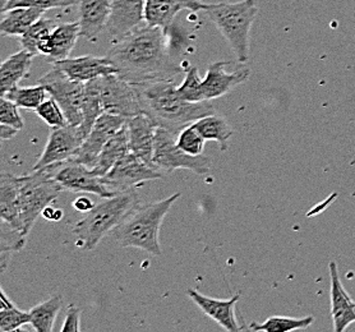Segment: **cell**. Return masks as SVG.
<instances>
[{"label":"cell","instance_id":"obj_45","mask_svg":"<svg viewBox=\"0 0 355 332\" xmlns=\"http://www.w3.org/2000/svg\"><path fill=\"white\" fill-rule=\"evenodd\" d=\"M9 0H0V6H1V9L4 8L6 6H7V3H8Z\"/></svg>","mask_w":355,"mask_h":332},{"label":"cell","instance_id":"obj_31","mask_svg":"<svg viewBox=\"0 0 355 332\" xmlns=\"http://www.w3.org/2000/svg\"><path fill=\"white\" fill-rule=\"evenodd\" d=\"M0 330L3 332L19 331L24 324H31L30 312H24L9 300L4 290H0Z\"/></svg>","mask_w":355,"mask_h":332},{"label":"cell","instance_id":"obj_32","mask_svg":"<svg viewBox=\"0 0 355 332\" xmlns=\"http://www.w3.org/2000/svg\"><path fill=\"white\" fill-rule=\"evenodd\" d=\"M315 318L312 316L303 318H291V317L274 316L267 318L262 324H250L252 331L288 332L294 330H303L313 324Z\"/></svg>","mask_w":355,"mask_h":332},{"label":"cell","instance_id":"obj_28","mask_svg":"<svg viewBox=\"0 0 355 332\" xmlns=\"http://www.w3.org/2000/svg\"><path fill=\"white\" fill-rule=\"evenodd\" d=\"M193 124L206 141L218 142L221 151L227 150L229 147L227 142L234 134V130H232L230 124L226 122L225 118L216 114H211L205 118H201Z\"/></svg>","mask_w":355,"mask_h":332},{"label":"cell","instance_id":"obj_33","mask_svg":"<svg viewBox=\"0 0 355 332\" xmlns=\"http://www.w3.org/2000/svg\"><path fill=\"white\" fill-rule=\"evenodd\" d=\"M48 91L42 86H31V87H21L17 86L13 89L8 91L3 98H7L13 101L18 107L27 109V110H36L39 106L45 101Z\"/></svg>","mask_w":355,"mask_h":332},{"label":"cell","instance_id":"obj_1","mask_svg":"<svg viewBox=\"0 0 355 332\" xmlns=\"http://www.w3.org/2000/svg\"><path fill=\"white\" fill-rule=\"evenodd\" d=\"M106 58L121 78L133 85L174 81L183 72V67L175 62L168 35L146 24L115 41Z\"/></svg>","mask_w":355,"mask_h":332},{"label":"cell","instance_id":"obj_30","mask_svg":"<svg viewBox=\"0 0 355 332\" xmlns=\"http://www.w3.org/2000/svg\"><path fill=\"white\" fill-rule=\"evenodd\" d=\"M101 114H104V110L98 96L96 78H95L92 81L86 82V91H85V98L82 105V123L80 125L83 137L86 138L89 136L94 124L96 123L97 118Z\"/></svg>","mask_w":355,"mask_h":332},{"label":"cell","instance_id":"obj_9","mask_svg":"<svg viewBox=\"0 0 355 332\" xmlns=\"http://www.w3.org/2000/svg\"><path fill=\"white\" fill-rule=\"evenodd\" d=\"M48 91L50 98H54L62 107L68 124L80 127L82 123V105L85 98L86 83L73 81L55 65L39 80Z\"/></svg>","mask_w":355,"mask_h":332},{"label":"cell","instance_id":"obj_20","mask_svg":"<svg viewBox=\"0 0 355 332\" xmlns=\"http://www.w3.org/2000/svg\"><path fill=\"white\" fill-rule=\"evenodd\" d=\"M331 277V316L335 332L345 331L355 322V302L349 297L340 281L338 265L332 261L329 265Z\"/></svg>","mask_w":355,"mask_h":332},{"label":"cell","instance_id":"obj_14","mask_svg":"<svg viewBox=\"0 0 355 332\" xmlns=\"http://www.w3.org/2000/svg\"><path fill=\"white\" fill-rule=\"evenodd\" d=\"M146 0H112L107 33L115 41L137 30L145 22Z\"/></svg>","mask_w":355,"mask_h":332},{"label":"cell","instance_id":"obj_19","mask_svg":"<svg viewBox=\"0 0 355 332\" xmlns=\"http://www.w3.org/2000/svg\"><path fill=\"white\" fill-rule=\"evenodd\" d=\"M77 6L82 37L89 41H96L98 35L109 24L112 0H80Z\"/></svg>","mask_w":355,"mask_h":332},{"label":"cell","instance_id":"obj_23","mask_svg":"<svg viewBox=\"0 0 355 332\" xmlns=\"http://www.w3.org/2000/svg\"><path fill=\"white\" fill-rule=\"evenodd\" d=\"M80 36H81V26L78 21L64 22L55 26V28L50 35L51 53L46 58L48 62L53 64L55 62L69 58Z\"/></svg>","mask_w":355,"mask_h":332},{"label":"cell","instance_id":"obj_5","mask_svg":"<svg viewBox=\"0 0 355 332\" xmlns=\"http://www.w3.org/2000/svg\"><path fill=\"white\" fill-rule=\"evenodd\" d=\"M203 12L227 41L236 62L245 64L250 59V28L259 12L257 1H221L207 4Z\"/></svg>","mask_w":355,"mask_h":332},{"label":"cell","instance_id":"obj_3","mask_svg":"<svg viewBox=\"0 0 355 332\" xmlns=\"http://www.w3.org/2000/svg\"><path fill=\"white\" fill-rule=\"evenodd\" d=\"M142 204L141 195L136 189L119 192L95 204L74 227L73 234L78 239L85 251H92L97 244L114 229L119 227L125 218Z\"/></svg>","mask_w":355,"mask_h":332},{"label":"cell","instance_id":"obj_21","mask_svg":"<svg viewBox=\"0 0 355 332\" xmlns=\"http://www.w3.org/2000/svg\"><path fill=\"white\" fill-rule=\"evenodd\" d=\"M22 184V177H16L9 173H3L0 177V218L1 221L8 224L24 234L22 224L19 220V204L18 195Z\"/></svg>","mask_w":355,"mask_h":332},{"label":"cell","instance_id":"obj_16","mask_svg":"<svg viewBox=\"0 0 355 332\" xmlns=\"http://www.w3.org/2000/svg\"><path fill=\"white\" fill-rule=\"evenodd\" d=\"M125 127L130 152L154 168L153 157L157 124L148 115L139 114L127 119Z\"/></svg>","mask_w":355,"mask_h":332},{"label":"cell","instance_id":"obj_4","mask_svg":"<svg viewBox=\"0 0 355 332\" xmlns=\"http://www.w3.org/2000/svg\"><path fill=\"white\" fill-rule=\"evenodd\" d=\"M180 195L182 193H175L157 202L138 206L119 227L114 229L112 234L116 242L124 248L132 247L154 256H162L159 242L160 227L166 213Z\"/></svg>","mask_w":355,"mask_h":332},{"label":"cell","instance_id":"obj_44","mask_svg":"<svg viewBox=\"0 0 355 332\" xmlns=\"http://www.w3.org/2000/svg\"><path fill=\"white\" fill-rule=\"evenodd\" d=\"M17 133H18V130L16 128H13V127H10V125H6V124L0 125V137H1L3 141L15 137Z\"/></svg>","mask_w":355,"mask_h":332},{"label":"cell","instance_id":"obj_15","mask_svg":"<svg viewBox=\"0 0 355 332\" xmlns=\"http://www.w3.org/2000/svg\"><path fill=\"white\" fill-rule=\"evenodd\" d=\"M229 62H216L209 65L207 73L202 82L203 95L206 100L218 98L229 94L236 86L248 81L250 69L247 65L242 64L234 72H227L226 67Z\"/></svg>","mask_w":355,"mask_h":332},{"label":"cell","instance_id":"obj_36","mask_svg":"<svg viewBox=\"0 0 355 332\" xmlns=\"http://www.w3.org/2000/svg\"><path fill=\"white\" fill-rule=\"evenodd\" d=\"M205 142H206V139L202 137L201 133L194 127V124L186 127L178 134L177 137L179 148L192 156H200L203 154Z\"/></svg>","mask_w":355,"mask_h":332},{"label":"cell","instance_id":"obj_26","mask_svg":"<svg viewBox=\"0 0 355 332\" xmlns=\"http://www.w3.org/2000/svg\"><path fill=\"white\" fill-rule=\"evenodd\" d=\"M55 28L54 21L45 17H41L35 22L27 33L19 37V45L22 49L30 51L33 55H44L48 58L51 53L50 35Z\"/></svg>","mask_w":355,"mask_h":332},{"label":"cell","instance_id":"obj_38","mask_svg":"<svg viewBox=\"0 0 355 332\" xmlns=\"http://www.w3.org/2000/svg\"><path fill=\"white\" fill-rule=\"evenodd\" d=\"M80 0H9L7 6L1 9V13L16 7H33V8L49 10V9L72 8Z\"/></svg>","mask_w":355,"mask_h":332},{"label":"cell","instance_id":"obj_40","mask_svg":"<svg viewBox=\"0 0 355 332\" xmlns=\"http://www.w3.org/2000/svg\"><path fill=\"white\" fill-rule=\"evenodd\" d=\"M81 315L82 311L76 306H69L67 309L64 324L60 329V332H78L81 331Z\"/></svg>","mask_w":355,"mask_h":332},{"label":"cell","instance_id":"obj_24","mask_svg":"<svg viewBox=\"0 0 355 332\" xmlns=\"http://www.w3.org/2000/svg\"><path fill=\"white\" fill-rule=\"evenodd\" d=\"M3 15L4 18L0 24L1 35L21 37L35 22H37L45 15V10L33 7H16L8 9Z\"/></svg>","mask_w":355,"mask_h":332},{"label":"cell","instance_id":"obj_29","mask_svg":"<svg viewBox=\"0 0 355 332\" xmlns=\"http://www.w3.org/2000/svg\"><path fill=\"white\" fill-rule=\"evenodd\" d=\"M62 304L63 298L57 294L31 308V311L28 312L31 316V326L33 330L37 332L53 331Z\"/></svg>","mask_w":355,"mask_h":332},{"label":"cell","instance_id":"obj_22","mask_svg":"<svg viewBox=\"0 0 355 332\" xmlns=\"http://www.w3.org/2000/svg\"><path fill=\"white\" fill-rule=\"evenodd\" d=\"M35 55L27 50H19L6 59L0 67V91L4 96L8 91L19 86V82L28 74Z\"/></svg>","mask_w":355,"mask_h":332},{"label":"cell","instance_id":"obj_17","mask_svg":"<svg viewBox=\"0 0 355 332\" xmlns=\"http://www.w3.org/2000/svg\"><path fill=\"white\" fill-rule=\"evenodd\" d=\"M53 65H55L73 81L82 82V83L92 81L97 77H103L107 74H118V69L106 57L85 55V57L67 58L64 60L53 63Z\"/></svg>","mask_w":355,"mask_h":332},{"label":"cell","instance_id":"obj_18","mask_svg":"<svg viewBox=\"0 0 355 332\" xmlns=\"http://www.w3.org/2000/svg\"><path fill=\"white\" fill-rule=\"evenodd\" d=\"M188 297L193 300L194 304H197L205 315L211 317L226 331L238 332L244 330V327L238 326L234 313L235 304L241 298V294H235L230 299H214L202 295L197 290L189 289Z\"/></svg>","mask_w":355,"mask_h":332},{"label":"cell","instance_id":"obj_6","mask_svg":"<svg viewBox=\"0 0 355 332\" xmlns=\"http://www.w3.org/2000/svg\"><path fill=\"white\" fill-rule=\"evenodd\" d=\"M63 191V186L53 178L48 166L22 177L18 204L24 235H28L36 220Z\"/></svg>","mask_w":355,"mask_h":332},{"label":"cell","instance_id":"obj_13","mask_svg":"<svg viewBox=\"0 0 355 332\" xmlns=\"http://www.w3.org/2000/svg\"><path fill=\"white\" fill-rule=\"evenodd\" d=\"M83 141L85 137L80 127L68 124L62 128L50 130L48 143L37 162L33 165V171H40L50 165L71 160L80 150Z\"/></svg>","mask_w":355,"mask_h":332},{"label":"cell","instance_id":"obj_27","mask_svg":"<svg viewBox=\"0 0 355 332\" xmlns=\"http://www.w3.org/2000/svg\"><path fill=\"white\" fill-rule=\"evenodd\" d=\"M128 152H130L128 134H127V127L124 124V127L106 143L105 147L97 157L95 166L91 171L98 177L104 178L106 174L113 169L114 165Z\"/></svg>","mask_w":355,"mask_h":332},{"label":"cell","instance_id":"obj_39","mask_svg":"<svg viewBox=\"0 0 355 332\" xmlns=\"http://www.w3.org/2000/svg\"><path fill=\"white\" fill-rule=\"evenodd\" d=\"M0 123L10 125L17 130H22L24 125V119L18 112V105L3 96L0 100Z\"/></svg>","mask_w":355,"mask_h":332},{"label":"cell","instance_id":"obj_2","mask_svg":"<svg viewBox=\"0 0 355 332\" xmlns=\"http://www.w3.org/2000/svg\"><path fill=\"white\" fill-rule=\"evenodd\" d=\"M144 114L148 115L157 127L170 130L178 136L188 125L215 113L210 100L189 103L178 94L174 81H160L136 85Z\"/></svg>","mask_w":355,"mask_h":332},{"label":"cell","instance_id":"obj_8","mask_svg":"<svg viewBox=\"0 0 355 332\" xmlns=\"http://www.w3.org/2000/svg\"><path fill=\"white\" fill-rule=\"evenodd\" d=\"M96 83L104 113L127 119L144 114L136 85L123 80L119 74L97 77Z\"/></svg>","mask_w":355,"mask_h":332},{"label":"cell","instance_id":"obj_37","mask_svg":"<svg viewBox=\"0 0 355 332\" xmlns=\"http://www.w3.org/2000/svg\"><path fill=\"white\" fill-rule=\"evenodd\" d=\"M35 112H36V114L40 116L44 122L48 124L50 130L62 128V127L68 125V121L65 118V114L63 113L62 107L59 106V104L53 98L45 100Z\"/></svg>","mask_w":355,"mask_h":332},{"label":"cell","instance_id":"obj_10","mask_svg":"<svg viewBox=\"0 0 355 332\" xmlns=\"http://www.w3.org/2000/svg\"><path fill=\"white\" fill-rule=\"evenodd\" d=\"M53 178L57 180L64 191L73 193H92L101 198H109L118 195L106 184L103 177H98L87 166L68 160L48 166Z\"/></svg>","mask_w":355,"mask_h":332},{"label":"cell","instance_id":"obj_34","mask_svg":"<svg viewBox=\"0 0 355 332\" xmlns=\"http://www.w3.org/2000/svg\"><path fill=\"white\" fill-rule=\"evenodd\" d=\"M184 81L182 82L180 86H178V94L182 98L189 103H201L205 101V95H203V89H202V82L203 80L200 76L198 68L197 67H189L184 69Z\"/></svg>","mask_w":355,"mask_h":332},{"label":"cell","instance_id":"obj_11","mask_svg":"<svg viewBox=\"0 0 355 332\" xmlns=\"http://www.w3.org/2000/svg\"><path fill=\"white\" fill-rule=\"evenodd\" d=\"M164 177L162 171L146 164L138 156L128 152L123 156L119 161L114 165L113 169L104 177V182L113 189L114 192L119 193L124 191L136 189L142 186L146 182H151L155 179H162Z\"/></svg>","mask_w":355,"mask_h":332},{"label":"cell","instance_id":"obj_25","mask_svg":"<svg viewBox=\"0 0 355 332\" xmlns=\"http://www.w3.org/2000/svg\"><path fill=\"white\" fill-rule=\"evenodd\" d=\"M184 6L178 0H146L145 24L151 27H159L168 35L174 25V19Z\"/></svg>","mask_w":355,"mask_h":332},{"label":"cell","instance_id":"obj_7","mask_svg":"<svg viewBox=\"0 0 355 332\" xmlns=\"http://www.w3.org/2000/svg\"><path fill=\"white\" fill-rule=\"evenodd\" d=\"M177 137L170 130L157 127L153 157L155 169L162 171L164 175L177 169H187L198 175L209 174L212 168L210 157L187 154L178 146Z\"/></svg>","mask_w":355,"mask_h":332},{"label":"cell","instance_id":"obj_41","mask_svg":"<svg viewBox=\"0 0 355 332\" xmlns=\"http://www.w3.org/2000/svg\"><path fill=\"white\" fill-rule=\"evenodd\" d=\"M73 206H74V209L77 211H81V212H89L95 204L91 202V200L87 198V197H80V198H77L74 203H73Z\"/></svg>","mask_w":355,"mask_h":332},{"label":"cell","instance_id":"obj_43","mask_svg":"<svg viewBox=\"0 0 355 332\" xmlns=\"http://www.w3.org/2000/svg\"><path fill=\"white\" fill-rule=\"evenodd\" d=\"M42 216L45 219L50 220V221H59L63 218V211L59 210V209H53V207L48 206L42 212Z\"/></svg>","mask_w":355,"mask_h":332},{"label":"cell","instance_id":"obj_12","mask_svg":"<svg viewBox=\"0 0 355 332\" xmlns=\"http://www.w3.org/2000/svg\"><path fill=\"white\" fill-rule=\"evenodd\" d=\"M125 123L127 118L114 114H101L97 118L96 123L94 124L89 136L85 138L80 150L71 160L92 169L96 164L98 155L103 151L106 143L124 127Z\"/></svg>","mask_w":355,"mask_h":332},{"label":"cell","instance_id":"obj_42","mask_svg":"<svg viewBox=\"0 0 355 332\" xmlns=\"http://www.w3.org/2000/svg\"><path fill=\"white\" fill-rule=\"evenodd\" d=\"M178 1H180L184 6V8L191 12H200L206 8V6H207V4L201 3L200 0H178Z\"/></svg>","mask_w":355,"mask_h":332},{"label":"cell","instance_id":"obj_35","mask_svg":"<svg viewBox=\"0 0 355 332\" xmlns=\"http://www.w3.org/2000/svg\"><path fill=\"white\" fill-rule=\"evenodd\" d=\"M3 229H1V270L4 271L7 268L9 257L12 252L21 251L24 248V243H26V236L27 235L22 234L21 231L15 230L13 227H9L8 224L3 222Z\"/></svg>","mask_w":355,"mask_h":332}]
</instances>
